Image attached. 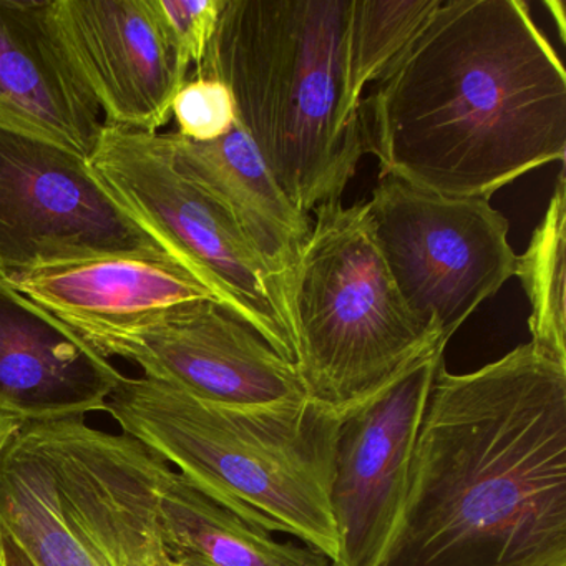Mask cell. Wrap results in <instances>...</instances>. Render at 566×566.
<instances>
[{
    "mask_svg": "<svg viewBox=\"0 0 566 566\" xmlns=\"http://www.w3.org/2000/svg\"><path fill=\"white\" fill-rule=\"evenodd\" d=\"M376 566H566V366L532 343L440 363Z\"/></svg>",
    "mask_w": 566,
    "mask_h": 566,
    "instance_id": "1",
    "label": "cell"
},
{
    "mask_svg": "<svg viewBox=\"0 0 566 566\" xmlns=\"http://www.w3.org/2000/svg\"><path fill=\"white\" fill-rule=\"evenodd\" d=\"M380 177L490 200L565 161L566 72L522 0H440L360 102Z\"/></svg>",
    "mask_w": 566,
    "mask_h": 566,
    "instance_id": "2",
    "label": "cell"
},
{
    "mask_svg": "<svg viewBox=\"0 0 566 566\" xmlns=\"http://www.w3.org/2000/svg\"><path fill=\"white\" fill-rule=\"evenodd\" d=\"M353 0H224L195 77L230 88L238 122L304 213L340 200L364 151L346 102Z\"/></svg>",
    "mask_w": 566,
    "mask_h": 566,
    "instance_id": "3",
    "label": "cell"
},
{
    "mask_svg": "<svg viewBox=\"0 0 566 566\" xmlns=\"http://www.w3.org/2000/svg\"><path fill=\"white\" fill-rule=\"evenodd\" d=\"M105 413L228 512L337 556L329 490L340 410L234 409L150 377H124Z\"/></svg>",
    "mask_w": 566,
    "mask_h": 566,
    "instance_id": "4",
    "label": "cell"
},
{
    "mask_svg": "<svg viewBox=\"0 0 566 566\" xmlns=\"http://www.w3.org/2000/svg\"><path fill=\"white\" fill-rule=\"evenodd\" d=\"M168 467L87 419L25 423L0 457V528L39 566H177L158 523Z\"/></svg>",
    "mask_w": 566,
    "mask_h": 566,
    "instance_id": "5",
    "label": "cell"
},
{
    "mask_svg": "<svg viewBox=\"0 0 566 566\" xmlns=\"http://www.w3.org/2000/svg\"><path fill=\"white\" fill-rule=\"evenodd\" d=\"M314 213L290 293L296 369L310 399L343 410L447 343L407 313L366 203L329 201Z\"/></svg>",
    "mask_w": 566,
    "mask_h": 566,
    "instance_id": "6",
    "label": "cell"
},
{
    "mask_svg": "<svg viewBox=\"0 0 566 566\" xmlns=\"http://www.w3.org/2000/svg\"><path fill=\"white\" fill-rule=\"evenodd\" d=\"M88 161L175 263L296 366L290 316L263 264L223 208L178 170L164 135L105 125Z\"/></svg>",
    "mask_w": 566,
    "mask_h": 566,
    "instance_id": "7",
    "label": "cell"
},
{
    "mask_svg": "<svg viewBox=\"0 0 566 566\" xmlns=\"http://www.w3.org/2000/svg\"><path fill=\"white\" fill-rule=\"evenodd\" d=\"M366 205L407 313L443 343L515 276L509 220L490 200L443 197L384 175Z\"/></svg>",
    "mask_w": 566,
    "mask_h": 566,
    "instance_id": "8",
    "label": "cell"
},
{
    "mask_svg": "<svg viewBox=\"0 0 566 566\" xmlns=\"http://www.w3.org/2000/svg\"><path fill=\"white\" fill-rule=\"evenodd\" d=\"M107 256L171 260L88 158L0 125V277Z\"/></svg>",
    "mask_w": 566,
    "mask_h": 566,
    "instance_id": "9",
    "label": "cell"
},
{
    "mask_svg": "<svg viewBox=\"0 0 566 566\" xmlns=\"http://www.w3.org/2000/svg\"><path fill=\"white\" fill-rule=\"evenodd\" d=\"M446 346L430 347L366 399L340 410L331 515L337 556L331 566H376L406 496L423 410Z\"/></svg>",
    "mask_w": 566,
    "mask_h": 566,
    "instance_id": "10",
    "label": "cell"
},
{
    "mask_svg": "<svg viewBox=\"0 0 566 566\" xmlns=\"http://www.w3.org/2000/svg\"><path fill=\"white\" fill-rule=\"evenodd\" d=\"M81 337L105 359L120 357L145 377L218 406L271 409L310 399L296 366L213 301L185 304L144 326Z\"/></svg>",
    "mask_w": 566,
    "mask_h": 566,
    "instance_id": "11",
    "label": "cell"
},
{
    "mask_svg": "<svg viewBox=\"0 0 566 566\" xmlns=\"http://www.w3.org/2000/svg\"><path fill=\"white\" fill-rule=\"evenodd\" d=\"M55 31L105 125L157 134L187 82L151 0H51Z\"/></svg>",
    "mask_w": 566,
    "mask_h": 566,
    "instance_id": "12",
    "label": "cell"
},
{
    "mask_svg": "<svg viewBox=\"0 0 566 566\" xmlns=\"http://www.w3.org/2000/svg\"><path fill=\"white\" fill-rule=\"evenodd\" d=\"M124 374L0 277V410L25 423L105 412Z\"/></svg>",
    "mask_w": 566,
    "mask_h": 566,
    "instance_id": "13",
    "label": "cell"
},
{
    "mask_svg": "<svg viewBox=\"0 0 566 566\" xmlns=\"http://www.w3.org/2000/svg\"><path fill=\"white\" fill-rule=\"evenodd\" d=\"M0 125L91 158L104 115L72 67L51 0H0Z\"/></svg>",
    "mask_w": 566,
    "mask_h": 566,
    "instance_id": "14",
    "label": "cell"
},
{
    "mask_svg": "<svg viewBox=\"0 0 566 566\" xmlns=\"http://www.w3.org/2000/svg\"><path fill=\"white\" fill-rule=\"evenodd\" d=\"M164 138L178 170L200 185L243 234L290 316L291 286L313 228L307 213L274 180L240 122L207 144L178 134Z\"/></svg>",
    "mask_w": 566,
    "mask_h": 566,
    "instance_id": "15",
    "label": "cell"
},
{
    "mask_svg": "<svg viewBox=\"0 0 566 566\" xmlns=\"http://www.w3.org/2000/svg\"><path fill=\"white\" fill-rule=\"evenodd\" d=\"M11 286L81 336L144 326L185 304L217 303L180 264L147 256H107L41 268Z\"/></svg>",
    "mask_w": 566,
    "mask_h": 566,
    "instance_id": "16",
    "label": "cell"
},
{
    "mask_svg": "<svg viewBox=\"0 0 566 566\" xmlns=\"http://www.w3.org/2000/svg\"><path fill=\"white\" fill-rule=\"evenodd\" d=\"M158 523L177 566H331L317 549L280 542L228 512L171 467L161 479Z\"/></svg>",
    "mask_w": 566,
    "mask_h": 566,
    "instance_id": "17",
    "label": "cell"
},
{
    "mask_svg": "<svg viewBox=\"0 0 566 566\" xmlns=\"http://www.w3.org/2000/svg\"><path fill=\"white\" fill-rule=\"evenodd\" d=\"M565 258L566 180L562 168L548 208L515 263V276L532 306L530 343L562 366H566Z\"/></svg>",
    "mask_w": 566,
    "mask_h": 566,
    "instance_id": "18",
    "label": "cell"
},
{
    "mask_svg": "<svg viewBox=\"0 0 566 566\" xmlns=\"http://www.w3.org/2000/svg\"><path fill=\"white\" fill-rule=\"evenodd\" d=\"M440 0H353L347 35L346 102L359 117L363 94L400 54Z\"/></svg>",
    "mask_w": 566,
    "mask_h": 566,
    "instance_id": "19",
    "label": "cell"
},
{
    "mask_svg": "<svg viewBox=\"0 0 566 566\" xmlns=\"http://www.w3.org/2000/svg\"><path fill=\"white\" fill-rule=\"evenodd\" d=\"M178 135L191 142H214L233 130L237 104L230 88L214 78L195 77L178 91L171 107Z\"/></svg>",
    "mask_w": 566,
    "mask_h": 566,
    "instance_id": "20",
    "label": "cell"
},
{
    "mask_svg": "<svg viewBox=\"0 0 566 566\" xmlns=\"http://www.w3.org/2000/svg\"><path fill=\"white\" fill-rule=\"evenodd\" d=\"M171 48L185 67L198 65L217 32L224 0H151Z\"/></svg>",
    "mask_w": 566,
    "mask_h": 566,
    "instance_id": "21",
    "label": "cell"
},
{
    "mask_svg": "<svg viewBox=\"0 0 566 566\" xmlns=\"http://www.w3.org/2000/svg\"><path fill=\"white\" fill-rule=\"evenodd\" d=\"M0 566H39L32 556L22 548L21 543L0 528Z\"/></svg>",
    "mask_w": 566,
    "mask_h": 566,
    "instance_id": "22",
    "label": "cell"
},
{
    "mask_svg": "<svg viewBox=\"0 0 566 566\" xmlns=\"http://www.w3.org/2000/svg\"><path fill=\"white\" fill-rule=\"evenodd\" d=\"M24 426L25 422L21 417L0 410V457H2L11 440L18 436L19 430Z\"/></svg>",
    "mask_w": 566,
    "mask_h": 566,
    "instance_id": "23",
    "label": "cell"
},
{
    "mask_svg": "<svg viewBox=\"0 0 566 566\" xmlns=\"http://www.w3.org/2000/svg\"><path fill=\"white\" fill-rule=\"evenodd\" d=\"M545 6L546 9H548L549 14H552L553 19H555L556 25H558L559 39H562V41H565V4H563V2H559V0H548V2H545Z\"/></svg>",
    "mask_w": 566,
    "mask_h": 566,
    "instance_id": "24",
    "label": "cell"
}]
</instances>
